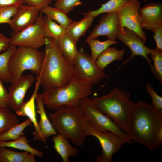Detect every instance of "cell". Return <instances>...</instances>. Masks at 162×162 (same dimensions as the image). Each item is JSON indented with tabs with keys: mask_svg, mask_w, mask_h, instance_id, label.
I'll return each instance as SVG.
<instances>
[{
	"mask_svg": "<svg viewBox=\"0 0 162 162\" xmlns=\"http://www.w3.org/2000/svg\"><path fill=\"white\" fill-rule=\"evenodd\" d=\"M46 47L43 67L36 78L46 89L64 86L78 80L74 67L61 52L56 41L46 38Z\"/></svg>",
	"mask_w": 162,
	"mask_h": 162,
	"instance_id": "6da1fadb",
	"label": "cell"
},
{
	"mask_svg": "<svg viewBox=\"0 0 162 162\" xmlns=\"http://www.w3.org/2000/svg\"><path fill=\"white\" fill-rule=\"evenodd\" d=\"M162 127V110H155L152 104L139 100L136 103L127 134L133 141L151 151L158 147L156 137Z\"/></svg>",
	"mask_w": 162,
	"mask_h": 162,
	"instance_id": "7a4b0ae2",
	"label": "cell"
},
{
	"mask_svg": "<svg viewBox=\"0 0 162 162\" xmlns=\"http://www.w3.org/2000/svg\"><path fill=\"white\" fill-rule=\"evenodd\" d=\"M92 99L101 112L127 134L136 104L130 100L129 92L115 87L109 93Z\"/></svg>",
	"mask_w": 162,
	"mask_h": 162,
	"instance_id": "3957f363",
	"label": "cell"
},
{
	"mask_svg": "<svg viewBox=\"0 0 162 162\" xmlns=\"http://www.w3.org/2000/svg\"><path fill=\"white\" fill-rule=\"evenodd\" d=\"M50 117L59 134L76 146L80 147L83 144L86 136L87 121L80 106H62L51 114Z\"/></svg>",
	"mask_w": 162,
	"mask_h": 162,
	"instance_id": "277c9868",
	"label": "cell"
},
{
	"mask_svg": "<svg viewBox=\"0 0 162 162\" xmlns=\"http://www.w3.org/2000/svg\"><path fill=\"white\" fill-rule=\"evenodd\" d=\"M92 85L78 80L61 87L45 89L41 94L43 103L49 108L56 110L63 106H79L81 99L91 94Z\"/></svg>",
	"mask_w": 162,
	"mask_h": 162,
	"instance_id": "5b68a950",
	"label": "cell"
},
{
	"mask_svg": "<svg viewBox=\"0 0 162 162\" xmlns=\"http://www.w3.org/2000/svg\"><path fill=\"white\" fill-rule=\"evenodd\" d=\"M44 58V53L38 49L18 46L11 56L8 63L11 84L16 82L26 70H31L38 76L41 70Z\"/></svg>",
	"mask_w": 162,
	"mask_h": 162,
	"instance_id": "8992f818",
	"label": "cell"
},
{
	"mask_svg": "<svg viewBox=\"0 0 162 162\" xmlns=\"http://www.w3.org/2000/svg\"><path fill=\"white\" fill-rule=\"evenodd\" d=\"M86 136H92L96 138L100 145L101 154L96 157V162H111L113 155L118 152L125 143H131L132 141L110 131L101 132L98 131L86 123Z\"/></svg>",
	"mask_w": 162,
	"mask_h": 162,
	"instance_id": "52a82bcc",
	"label": "cell"
},
{
	"mask_svg": "<svg viewBox=\"0 0 162 162\" xmlns=\"http://www.w3.org/2000/svg\"><path fill=\"white\" fill-rule=\"evenodd\" d=\"M79 106L81 108L87 122L96 130L101 132L112 131L131 140L126 133L98 109L92 99L88 98L81 99Z\"/></svg>",
	"mask_w": 162,
	"mask_h": 162,
	"instance_id": "ba28073f",
	"label": "cell"
},
{
	"mask_svg": "<svg viewBox=\"0 0 162 162\" xmlns=\"http://www.w3.org/2000/svg\"><path fill=\"white\" fill-rule=\"evenodd\" d=\"M14 32L10 38V44L38 49L45 45L46 38L41 14L34 24L21 31Z\"/></svg>",
	"mask_w": 162,
	"mask_h": 162,
	"instance_id": "9c48e42d",
	"label": "cell"
},
{
	"mask_svg": "<svg viewBox=\"0 0 162 162\" xmlns=\"http://www.w3.org/2000/svg\"><path fill=\"white\" fill-rule=\"evenodd\" d=\"M73 65L78 80L92 85L97 84L108 77L95 62L92 61L91 55L81 51H78Z\"/></svg>",
	"mask_w": 162,
	"mask_h": 162,
	"instance_id": "30bf717a",
	"label": "cell"
},
{
	"mask_svg": "<svg viewBox=\"0 0 162 162\" xmlns=\"http://www.w3.org/2000/svg\"><path fill=\"white\" fill-rule=\"evenodd\" d=\"M140 7L138 0H131L117 12L120 30L125 27L128 28L138 34L145 43L147 37L141 26L139 12Z\"/></svg>",
	"mask_w": 162,
	"mask_h": 162,
	"instance_id": "8fae6325",
	"label": "cell"
},
{
	"mask_svg": "<svg viewBox=\"0 0 162 162\" xmlns=\"http://www.w3.org/2000/svg\"><path fill=\"white\" fill-rule=\"evenodd\" d=\"M117 38L130 49L131 53L130 56L122 63L117 71L135 56H140L147 61L153 73V65L151 59L148 56V55L150 54L151 49L145 45V43L138 34L128 28L125 27L120 31Z\"/></svg>",
	"mask_w": 162,
	"mask_h": 162,
	"instance_id": "7c38bea8",
	"label": "cell"
},
{
	"mask_svg": "<svg viewBox=\"0 0 162 162\" xmlns=\"http://www.w3.org/2000/svg\"><path fill=\"white\" fill-rule=\"evenodd\" d=\"M35 80L32 74L22 75L16 82L11 84L8 92V106L12 110L16 112L22 105L26 93Z\"/></svg>",
	"mask_w": 162,
	"mask_h": 162,
	"instance_id": "4fadbf2b",
	"label": "cell"
},
{
	"mask_svg": "<svg viewBox=\"0 0 162 162\" xmlns=\"http://www.w3.org/2000/svg\"><path fill=\"white\" fill-rule=\"evenodd\" d=\"M120 31L117 12L106 13L101 16L86 39H95L105 36L109 39L116 40Z\"/></svg>",
	"mask_w": 162,
	"mask_h": 162,
	"instance_id": "5bb4252c",
	"label": "cell"
},
{
	"mask_svg": "<svg viewBox=\"0 0 162 162\" xmlns=\"http://www.w3.org/2000/svg\"><path fill=\"white\" fill-rule=\"evenodd\" d=\"M40 12L39 9L36 7L25 4L20 5L9 25L14 32L21 31L35 23Z\"/></svg>",
	"mask_w": 162,
	"mask_h": 162,
	"instance_id": "9a60e30c",
	"label": "cell"
},
{
	"mask_svg": "<svg viewBox=\"0 0 162 162\" xmlns=\"http://www.w3.org/2000/svg\"><path fill=\"white\" fill-rule=\"evenodd\" d=\"M139 12L142 28L149 31L162 27V4L150 2L140 8Z\"/></svg>",
	"mask_w": 162,
	"mask_h": 162,
	"instance_id": "2e32d148",
	"label": "cell"
},
{
	"mask_svg": "<svg viewBox=\"0 0 162 162\" xmlns=\"http://www.w3.org/2000/svg\"><path fill=\"white\" fill-rule=\"evenodd\" d=\"M36 100L37 103L38 111L40 115V119L38 122L39 133L34 140H38L45 143L49 137L57 134V132L46 115L41 93H38Z\"/></svg>",
	"mask_w": 162,
	"mask_h": 162,
	"instance_id": "e0dca14e",
	"label": "cell"
},
{
	"mask_svg": "<svg viewBox=\"0 0 162 162\" xmlns=\"http://www.w3.org/2000/svg\"><path fill=\"white\" fill-rule=\"evenodd\" d=\"M36 79V82L34 90L31 97L28 101L24 102L19 110L16 112L18 115L26 116L31 120L35 129L33 133L34 140L39 131L38 122L37 121L36 116L35 101L38 91L40 86L39 79L38 78Z\"/></svg>",
	"mask_w": 162,
	"mask_h": 162,
	"instance_id": "ac0fdd59",
	"label": "cell"
},
{
	"mask_svg": "<svg viewBox=\"0 0 162 162\" xmlns=\"http://www.w3.org/2000/svg\"><path fill=\"white\" fill-rule=\"evenodd\" d=\"M53 147L57 153L61 157L63 162H70V157H76L79 154L77 148L72 146L68 139L59 134L53 136Z\"/></svg>",
	"mask_w": 162,
	"mask_h": 162,
	"instance_id": "d6986e66",
	"label": "cell"
},
{
	"mask_svg": "<svg viewBox=\"0 0 162 162\" xmlns=\"http://www.w3.org/2000/svg\"><path fill=\"white\" fill-rule=\"evenodd\" d=\"M84 14L82 19L78 21H72L66 29L67 32L76 43L85 34L94 18L86 13Z\"/></svg>",
	"mask_w": 162,
	"mask_h": 162,
	"instance_id": "ffe728a7",
	"label": "cell"
},
{
	"mask_svg": "<svg viewBox=\"0 0 162 162\" xmlns=\"http://www.w3.org/2000/svg\"><path fill=\"white\" fill-rule=\"evenodd\" d=\"M35 156L27 151L18 152L0 147V162H36Z\"/></svg>",
	"mask_w": 162,
	"mask_h": 162,
	"instance_id": "44dd1931",
	"label": "cell"
},
{
	"mask_svg": "<svg viewBox=\"0 0 162 162\" xmlns=\"http://www.w3.org/2000/svg\"><path fill=\"white\" fill-rule=\"evenodd\" d=\"M125 51V49L118 50L115 47L110 46L99 55L95 62L98 66L104 70L112 62L116 60H122Z\"/></svg>",
	"mask_w": 162,
	"mask_h": 162,
	"instance_id": "7402d4cb",
	"label": "cell"
},
{
	"mask_svg": "<svg viewBox=\"0 0 162 162\" xmlns=\"http://www.w3.org/2000/svg\"><path fill=\"white\" fill-rule=\"evenodd\" d=\"M56 41L63 56L73 65L78 52L77 43L67 32Z\"/></svg>",
	"mask_w": 162,
	"mask_h": 162,
	"instance_id": "603a6c76",
	"label": "cell"
},
{
	"mask_svg": "<svg viewBox=\"0 0 162 162\" xmlns=\"http://www.w3.org/2000/svg\"><path fill=\"white\" fill-rule=\"evenodd\" d=\"M40 12L48 16L53 20L56 21L66 29L72 22V20L61 10L47 5L40 10Z\"/></svg>",
	"mask_w": 162,
	"mask_h": 162,
	"instance_id": "cb8c5ba5",
	"label": "cell"
},
{
	"mask_svg": "<svg viewBox=\"0 0 162 162\" xmlns=\"http://www.w3.org/2000/svg\"><path fill=\"white\" fill-rule=\"evenodd\" d=\"M43 18L44 31L46 38H51L57 41L67 33L65 28L48 16L45 15Z\"/></svg>",
	"mask_w": 162,
	"mask_h": 162,
	"instance_id": "d4e9b609",
	"label": "cell"
},
{
	"mask_svg": "<svg viewBox=\"0 0 162 162\" xmlns=\"http://www.w3.org/2000/svg\"><path fill=\"white\" fill-rule=\"evenodd\" d=\"M28 140L25 135L19 138L10 141H0V147H10L28 152L39 157L43 156V153L30 146Z\"/></svg>",
	"mask_w": 162,
	"mask_h": 162,
	"instance_id": "484cf974",
	"label": "cell"
},
{
	"mask_svg": "<svg viewBox=\"0 0 162 162\" xmlns=\"http://www.w3.org/2000/svg\"><path fill=\"white\" fill-rule=\"evenodd\" d=\"M17 46L10 44L8 48L0 55V81L3 82H11L8 70L10 59L17 48Z\"/></svg>",
	"mask_w": 162,
	"mask_h": 162,
	"instance_id": "4316f807",
	"label": "cell"
},
{
	"mask_svg": "<svg viewBox=\"0 0 162 162\" xmlns=\"http://www.w3.org/2000/svg\"><path fill=\"white\" fill-rule=\"evenodd\" d=\"M9 107L0 109V135L19 124L16 115Z\"/></svg>",
	"mask_w": 162,
	"mask_h": 162,
	"instance_id": "83f0119b",
	"label": "cell"
},
{
	"mask_svg": "<svg viewBox=\"0 0 162 162\" xmlns=\"http://www.w3.org/2000/svg\"><path fill=\"white\" fill-rule=\"evenodd\" d=\"M131 0H109L106 3L102 4L98 9L91 11L86 14L95 18L103 13L117 12L124 5Z\"/></svg>",
	"mask_w": 162,
	"mask_h": 162,
	"instance_id": "f1b7e54d",
	"label": "cell"
},
{
	"mask_svg": "<svg viewBox=\"0 0 162 162\" xmlns=\"http://www.w3.org/2000/svg\"><path fill=\"white\" fill-rule=\"evenodd\" d=\"M86 42L89 44L91 51V57L94 62L99 55L108 47L114 44H117L118 42L108 38L101 41L95 39H86Z\"/></svg>",
	"mask_w": 162,
	"mask_h": 162,
	"instance_id": "f546056e",
	"label": "cell"
},
{
	"mask_svg": "<svg viewBox=\"0 0 162 162\" xmlns=\"http://www.w3.org/2000/svg\"><path fill=\"white\" fill-rule=\"evenodd\" d=\"M32 124L31 121L28 118L22 123L18 124L0 135V141L12 140L19 138L25 135L23 132L25 129Z\"/></svg>",
	"mask_w": 162,
	"mask_h": 162,
	"instance_id": "4dcf8cb0",
	"label": "cell"
},
{
	"mask_svg": "<svg viewBox=\"0 0 162 162\" xmlns=\"http://www.w3.org/2000/svg\"><path fill=\"white\" fill-rule=\"evenodd\" d=\"M150 54L153 60L154 75L159 82L162 83V50L156 47L151 49Z\"/></svg>",
	"mask_w": 162,
	"mask_h": 162,
	"instance_id": "1f68e13d",
	"label": "cell"
},
{
	"mask_svg": "<svg viewBox=\"0 0 162 162\" xmlns=\"http://www.w3.org/2000/svg\"><path fill=\"white\" fill-rule=\"evenodd\" d=\"M81 0H56L54 7L68 14L77 6L81 4Z\"/></svg>",
	"mask_w": 162,
	"mask_h": 162,
	"instance_id": "d6a6232c",
	"label": "cell"
},
{
	"mask_svg": "<svg viewBox=\"0 0 162 162\" xmlns=\"http://www.w3.org/2000/svg\"><path fill=\"white\" fill-rule=\"evenodd\" d=\"M18 6L4 7L0 8V24H9L15 13Z\"/></svg>",
	"mask_w": 162,
	"mask_h": 162,
	"instance_id": "836d02e7",
	"label": "cell"
},
{
	"mask_svg": "<svg viewBox=\"0 0 162 162\" xmlns=\"http://www.w3.org/2000/svg\"><path fill=\"white\" fill-rule=\"evenodd\" d=\"M146 87L148 93L152 99V104L153 107L158 111L162 110V97L158 94L149 83H147Z\"/></svg>",
	"mask_w": 162,
	"mask_h": 162,
	"instance_id": "e575fe53",
	"label": "cell"
},
{
	"mask_svg": "<svg viewBox=\"0 0 162 162\" xmlns=\"http://www.w3.org/2000/svg\"><path fill=\"white\" fill-rule=\"evenodd\" d=\"M3 82L0 81V109L8 107V93Z\"/></svg>",
	"mask_w": 162,
	"mask_h": 162,
	"instance_id": "d590c367",
	"label": "cell"
},
{
	"mask_svg": "<svg viewBox=\"0 0 162 162\" xmlns=\"http://www.w3.org/2000/svg\"><path fill=\"white\" fill-rule=\"evenodd\" d=\"M53 0H24L25 4L33 6L38 8L40 10L43 7L50 5Z\"/></svg>",
	"mask_w": 162,
	"mask_h": 162,
	"instance_id": "8d00e7d4",
	"label": "cell"
},
{
	"mask_svg": "<svg viewBox=\"0 0 162 162\" xmlns=\"http://www.w3.org/2000/svg\"><path fill=\"white\" fill-rule=\"evenodd\" d=\"M153 38L156 44V48L162 50V27L154 29Z\"/></svg>",
	"mask_w": 162,
	"mask_h": 162,
	"instance_id": "74e56055",
	"label": "cell"
},
{
	"mask_svg": "<svg viewBox=\"0 0 162 162\" xmlns=\"http://www.w3.org/2000/svg\"><path fill=\"white\" fill-rule=\"evenodd\" d=\"M25 4L24 0H0V8Z\"/></svg>",
	"mask_w": 162,
	"mask_h": 162,
	"instance_id": "f35d334b",
	"label": "cell"
},
{
	"mask_svg": "<svg viewBox=\"0 0 162 162\" xmlns=\"http://www.w3.org/2000/svg\"><path fill=\"white\" fill-rule=\"evenodd\" d=\"M10 41V38H8L3 33H0V52H4L8 49Z\"/></svg>",
	"mask_w": 162,
	"mask_h": 162,
	"instance_id": "ab89813d",
	"label": "cell"
},
{
	"mask_svg": "<svg viewBox=\"0 0 162 162\" xmlns=\"http://www.w3.org/2000/svg\"><path fill=\"white\" fill-rule=\"evenodd\" d=\"M156 141L158 147L161 145L162 143V127L159 130L157 134Z\"/></svg>",
	"mask_w": 162,
	"mask_h": 162,
	"instance_id": "60d3db41",
	"label": "cell"
},
{
	"mask_svg": "<svg viewBox=\"0 0 162 162\" xmlns=\"http://www.w3.org/2000/svg\"><path fill=\"white\" fill-rule=\"evenodd\" d=\"M150 0H143V1H144V2L148 1H150Z\"/></svg>",
	"mask_w": 162,
	"mask_h": 162,
	"instance_id": "b9f144b4",
	"label": "cell"
}]
</instances>
